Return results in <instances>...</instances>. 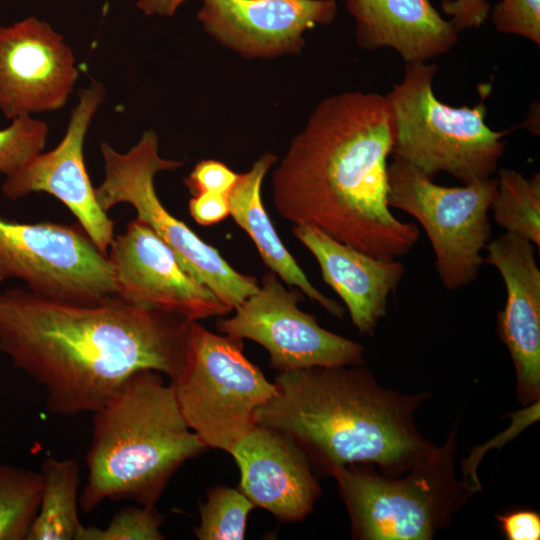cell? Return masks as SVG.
I'll list each match as a JSON object with an SVG mask.
<instances>
[{
	"instance_id": "f1b7e54d",
	"label": "cell",
	"mask_w": 540,
	"mask_h": 540,
	"mask_svg": "<svg viewBox=\"0 0 540 540\" xmlns=\"http://www.w3.org/2000/svg\"><path fill=\"white\" fill-rule=\"evenodd\" d=\"M444 13L458 32L482 26L490 13V4L486 0H443Z\"/></svg>"
},
{
	"instance_id": "4fadbf2b",
	"label": "cell",
	"mask_w": 540,
	"mask_h": 540,
	"mask_svg": "<svg viewBox=\"0 0 540 540\" xmlns=\"http://www.w3.org/2000/svg\"><path fill=\"white\" fill-rule=\"evenodd\" d=\"M104 97L103 86L93 81L81 89L66 133L51 151L39 153L20 170L6 177L3 194L11 199L46 192L61 201L105 256L114 239V221L99 205L84 162V139Z\"/></svg>"
},
{
	"instance_id": "cb8c5ba5",
	"label": "cell",
	"mask_w": 540,
	"mask_h": 540,
	"mask_svg": "<svg viewBox=\"0 0 540 540\" xmlns=\"http://www.w3.org/2000/svg\"><path fill=\"white\" fill-rule=\"evenodd\" d=\"M255 507L239 488L211 487L206 501L199 503L200 524L194 534L199 540H242Z\"/></svg>"
},
{
	"instance_id": "52a82bcc",
	"label": "cell",
	"mask_w": 540,
	"mask_h": 540,
	"mask_svg": "<svg viewBox=\"0 0 540 540\" xmlns=\"http://www.w3.org/2000/svg\"><path fill=\"white\" fill-rule=\"evenodd\" d=\"M188 427L207 448L231 453L256 425L255 414L277 386L243 353V339L192 321L183 363L170 380Z\"/></svg>"
},
{
	"instance_id": "5b68a950",
	"label": "cell",
	"mask_w": 540,
	"mask_h": 540,
	"mask_svg": "<svg viewBox=\"0 0 540 540\" xmlns=\"http://www.w3.org/2000/svg\"><path fill=\"white\" fill-rule=\"evenodd\" d=\"M435 64L408 63L403 79L386 95L393 120L391 155L426 176L445 172L464 184L492 177L504 154L507 131L485 122L484 99L455 107L434 94Z\"/></svg>"
},
{
	"instance_id": "4316f807",
	"label": "cell",
	"mask_w": 540,
	"mask_h": 540,
	"mask_svg": "<svg viewBox=\"0 0 540 540\" xmlns=\"http://www.w3.org/2000/svg\"><path fill=\"white\" fill-rule=\"evenodd\" d=\"M494 28L540 45V0H500L491 11Z\"/></svg>"
},
{
	"instance_id": "83f0119b",
	"label": "cell",
	"mask_w": 540,
	"mask_h": 540,
	"mask_svg": "<svg viewBox=\"0 0 540 540\" xmlns=\"http://www.w3.org/2000/svg\"><path fill=\"white\" fill-rule=\"evenodd\" d=\"M238 178V173L216 160L198 162L184 183L192 195L213 192L229 195Z\"/></svg>"
},
{
	"instance_id": "d4e9b609",
	"label": "cell",
	"mask_w": 540,
	"mask_h": 540,
	"mask_svg": "<svg viewBox=\"0 0 540 540\" xmlns=\"http://www.w3.org/2000/svg\"><path fill=\"white\" fill-rule=\"evenodd\" d=\"M163 522L155 505L137 504L116 512L104 528L82 526L77 540H162Z\"/></svg>"
},
{
	"instance_id": "30bf717a",
	"label": "cell",
	"mask_w": 540,
	"mask_h": 540,
	"mask_svg": "<svg viewBox=\"0 0 540 540\" xmlns=\"http://www.w3.org/2000/svg\"><path fill=\"white\" fill-rule=\"evenodd\" d=\"M6 278L51 299L94 304L117 298L111 262L76 226L0 218V281Z\"/></svg>"
},
{
	"instance_id": "4dcf8cb0",
	"label": "cell",
	"mask_w": 540,
	"mask_h": 540,
	"mask_svg": "<svg viewBox=\"0 0 540 540\" xmlns=\"http://www.w3.org/2000/svg\"><path fill=\"white\" fill-rule=\"evenodd\" d=\"M497 519L508 540L540 539V515L536 511H510L497 515Z\"/></svg>"
},
{
	"instance_id": "ffe728a7",
	"label": "cell",
	"mask_w": 540,
	"mask_h": 540,
	"mask_svg": "<svg viewBox=\"0 0 540 540\" xmlns=\"http://www.w3.org/2000/svg\"><path fill=\"white\" fill-rule=\"evenodd\" d=\"M277 157L265 153L238 178L228 195L229 215L252 239L264 264L289 286H294L331 315L342 318L345 310L325 296L308 279L280 240L263 205L261 188Z\"/></svg>"
},
{
	"instance_id": "f546056e",
	"label": "cell",
	"mask_w": 540,
	"mask_h": 540,
	"mask_svg": "<svg viewBox=\"0 0 540 540\" xmlns=\"http://www.w3.org/2000/svg\"><path fill=\"white\" fill-rule=\"evenodd\" d=\"M192 218L200 225L209 226L221 222L229 216L228 195L202 192L193 195L189 201Z\"/></svg>"
},
{
	"instance_id": "2e32d148",
	"label": "cell",
	"mask_w": 540,
	"mask_h": 540,
	"mask_svg": "<svg viewBox=\"0 0 540 540\" xmlns=\"http://www.w3.org/2000/svg\"><path fill=\"white\" fill-rule=\"evenodd\" d=\"M536 246L504 233L490 240L486 262L500 273L506 288L497 314V331L507 347L517 375L519 401L528 405L540 397V270Z\"/></svg>"
},
{
	"instance_id": "1f68e13d",
	"label": "cell",
	"mask_w": 540,
	"mask_h": 540,
	"mask_svg": "<svg viewBox=\"0 0 540 540\" xmlns=\"http://www.w3.org/2000/svg\"><path fill=\"white\" fill-rule=\"evenodd\" d=\"M187 0H138L137 6L147 15L172 16L177 7Z\"/></svg>"
},
{
	"instance_id": "8fae6325",
	"label": "cell",
	"mask_w": 540,
	"mask_h": 540,
	"mask_svg": "<svg viewBox=\"0 0 540 540\" xmlns=\"http://www.w3.org/2000/svg\"><path fill=\"white\" fill-rule=\"evenodd\" d=\"M300 294L299 289H286L269 270L233 316L219 317L217 329L261 345L269 354V365L278 372L363 364L364 347L321 327L315 316L298 307Z\"/></svg>"
},
{
	"instance_id": "ba28073f",
	"label": "cell",
	"mask_w": 540,
	"mask_h": 540,
	"mask_svg": "<svg viewBox=\"0 0 540 540\" xmlns=\"http://www.w3.org/2000/svg\"><path fill=\"white\" fill-rule=\"evenodd\" d=\"M100 147L105 178L95 188V195L105 212L119 203L132 205L136 218L147 224L172 249L184 268L232 311L257 291L259 283L255 277L234 269L161 203L154 186L155 175L177 169L183 162L160 157L154 131H145L126 153L117 152L105 142Z\"/></svg>"
},
{
	"instance_id": "484cf974",
	"label": "cell",
	"mask_w": 540,
	"mask_h": 540,
	"mask_svg": "<svg viewBox=\"0 0 540 540\" xmlns=\"http://www.w3.org/2000/svg\"><path fill=\"white\" fill-rule=\"evenodd\" d=\"M48 131L44 121L31 116L14 118L8 127L0 129V173L11 176L41 153Z\"/></svg>"
},
{
	"instance_id": "9c48e42d",
	"label": "cell",
	"mask_w": 540,
	"mask_h": 540,
	"mask_svg": "<svg viewBox=\"0 0 540 540\" xmlns=\"http://www.w3.org/2000/svg\"><path fill=\"white\" fill-rule=\"evenodd\" d=\"M387 172L388 205L406 212L423 227L443 286L455 291L471 284L479 275L482 253L492 236L488 213L497 179L446 187L396 158Z\"/></svg>"
},
{
	"instance_id": "5bb4252c",
	"label": "cell",
	"mask_w": 540,
	"mask_h": 540,
	"mask_svg": "<svg viewBox=\"0 0 540 540\" xmlns=\"http://www.w3.org/2000/svg\"><path fill=\"white\" fill-rule=\"evenodd\" d=\"M78 75L72 50L48 23L0 26V111L8 119L62 108Z\"/></svg>"
},
{
	"instance_id": "8992f818",
	"label": "cell",
	"mask_w": 540,
	"mask_h": 540,
	"mask_svg": "<svg viewBox=\"0 0 540 540\" xmlns=\"http://www.w3.org/2000/svg\"><path fill=\"white\" fill-rule=\"evenodd\" d=\"M456 433L405 475L376 472L369 464L332 471L359 540H428L465 502L470 486L453 470Z\"/></svg>"
},
{
	"instance_id": "7a4b0ae2",
	"label": "cell",
	"mask_w": 540,
	"mask_h": 540,
	"mask_svg": "<svg viewBox=\"0 0 540 540\" xmlns=\"http://www.w3.org/2000/svg\"><path fill=\"white\" fill-rule=\"evenodd\" d=\"M393 136L386 96L355 91L322 100L273 172L275 209L371 256L407 255L420 231L388 205Z\"/></svg>"
},
{
	"instance_id": "e0dca14e",
	"label": "cell",
	"mask_w": 540,
	"mask_h": 540,
	"mask_svg": "<svg viewBox=\"0 0 540 540\" xmlns=\"http://www.w3.org/2000/svg\"><path fill=\"white\" fill-rule=\"evenodd\" d=\"M230 455L240 471L239 489L278 520H304L321 494L305 451L284 433L255 425Z\"/></svg>"
},
{
	"instance_id": "d6986e66",
	"label": "cell",
	"mask_w": 540,
	"mask_h": 540,
	"mask_svg": "<svg viewBox=\"0 0 540 540\" xmlns=\"http://www.w3.org/2000/svg\"><path fill=\"white\" fill-rule=\"evenodd\" d=\"M356 22L358 45L390 47L408 63H427L449 52L458 31L429 0H346Z\"/></svg>"
},
{
	"instance_id": "7c38bea8",
	"label": "cell",
	"mask_w": 540,
	"mask_h": 540,
	"mask_svg": "<svg viewBox=\"0 0 540 540\" xmlns=\"http://www.w3.org/2000/svg\"><path fill=\"white\" fill-rule=\"evenodd\" d=\"M107 257L114 270L117 298L128 304L177 314L189 321L232 312L137 218L128 223L123 234L114 236Z\"/></svg>"
},
{
	"instance_id": "603a6c76",
	"label": "cell",
	"mask_w": 540,
	"mask_h": 540,
	"mask_svg": "<svg viewBox=\"0 0 540 540\" xmlns=\"http://www.w3.org/2000/svg\"><path fill=\"white\" fill-rule=\"evenodd\" d=\"M41 472L0 464V540H24L36 516Z\"/></svg>"
},
{
	"instance_id": "6da1fadb",
	"label": "cell",
	"mask_w": 540,
	"mask_h": 540,
	"mask_svg": "<svg viewBox=\"0 0 540 540\" xmlns=\"http://www.w3.org/2000/svg\"><path fill=\"white\" fill-rule=\"evenodd\" d=\"M192 321L118 298L85 304L0 293V353L43 387L50 412L72 417L110 401L137 372L172 380Z\"/></svg>"
},
{
	"instance_id": "7402d4cb",
	"label": "cell",
	"mask_w": 540,
	"mask_h": 540,
	"mask_svg": "<svg viewBox=\"0 0 540 540\" xmlns=\"http://www.w3.org/2000/svg\"><path fill=\"white\" fill-rule=\"evenodd\" d=\"M497 192L490 210L506 233L540 247V174L526 178L520 172L498 170Z\"/></svg>"
},
{
	"instance_id": "44dd1931",
	"label": "cell",
	"mask_w": 540,
	"mask_h": 540,
	"mask_svg": "<svg viewBox=\"0 0 540 540\" xmlns=\"http://www.w3.org/2000/svg\"><path fill=\"white\" fill-rule=\"evenodd\" d=\"M43 488L26 540H77L79 465L73 459L47 457L41 465Z\"/></svg>"
},
{
	"instance_id": "277c9868",
	"label": "cell",
	"mask_w": 540,
	"mask_h": 540,
	"mask_svg": "<svg viewBox=\"0 0 540 540\" xmlns=\"http://www.w3.org/2000/svg\"><path fill=\"white\" fill-rule=\"evenodd\" d=\"M205 449L162 374L139 371L93 412L79 505L87 513L105 500L155 505L174 473Z\"/></svg>"
},
{
	"instance_id": "3957f363",
	"label": "cell",
	"mask_w": 540,
	"mask_h": 540,
	"mask_svg": "<svg viewBox=\"0 0 540 540\" xmlns=\"http://www.w3.org/2000/svg\"><path fill=\"white\" fill-rule=\"evenodd\" d=\"M274 383L255 423L287 435L324 474L349 464L402 474L437 449L413 419L427 395L386 389L362 364L278 372Z\"/></svg>"
},
{
	"instance_id": "ac0fdd59",
	"label": "cell",
	"mask_w": 540,
	"mask_h": 540,
	"mask_svg": "<svg viewBox=\"0 0 540 540\" xmlns=\"http://www.w3.org/2000/svg\"><path fill=\"white\" fill-rule=\"evenodd\" d=\"M291 231L315 257L323 280L342 299L357 330L372 335L387 314L404 264L366 254L309 225H293Z\"/></svg>"
},
{
	"instance_id": "9a60e30c",
	"label": "cell",
	"mask_w": 540,
	"mask_h": 540,
	"mask_svg": "<svg viewBox=\"0 0 540 540\" xmlns=\"http://www.w3.org/2000/svg\"><path fill=\"white\" fill-rule=\"evenodd\" d=\"M336 14L335 0H203L197 17L221 45L251 59L299 53L304 32Z\"/></svg>"
}]
</instances>
